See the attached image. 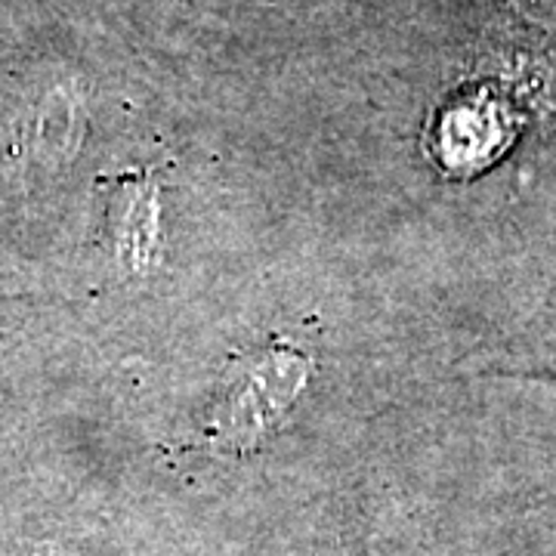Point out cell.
<instances>
[{
  "label": "cell",
  "mask_w": 556,
  "mask_h": 556,
  "mask_svg": "<svg viewBox=\"0 0 556 556\" xmlns=\"http://www.w3.org/2000/svg\"><path fill=\"white\" fill-rule=\"evenodd\" d=\"M309 380V358L294 350H269L232 378L211 412L219 442L241 448L254 445L285 415Z\"/></svg>",
  "instance_id": "1"
}]
</instances>
